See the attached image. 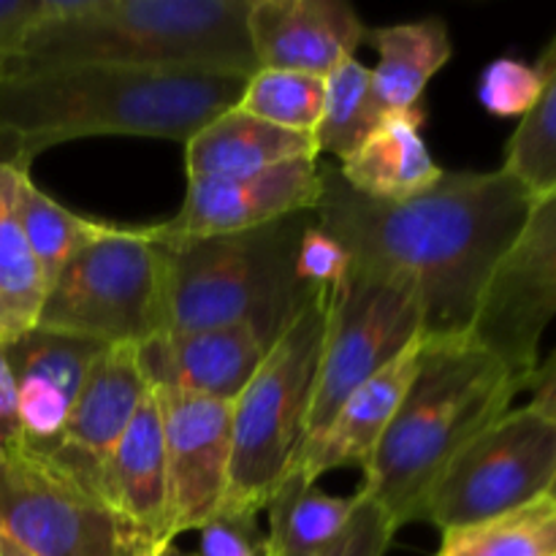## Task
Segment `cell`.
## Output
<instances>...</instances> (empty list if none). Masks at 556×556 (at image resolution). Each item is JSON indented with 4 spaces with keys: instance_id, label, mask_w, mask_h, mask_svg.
<instances>
[{
    "instance_id": "obj_1",
    "label": "cell",
    "mask_w": 556,
    "mask_h": 556,
    "mask_svg": "<svg viewBox=\"0 0 556 556\" xmlns=\"http://www.w3.org/2000/svg\"><path fill=\"white\" fill-rule=\"evenodd\" d=\"M315 220L353 264L407 271L424 302V337L472 334L494 275L525 231L535 195L503 166L443 172L424 193L372 201L320 161Z\"/></svg>"
},
{
    "instance_id": "obj_2",
    "label": "cell",
    "mask_w": 556,
    "mask_h": 556,
    "mask_svg": "<svg viewBox=\"0 0 556 556\" xmlns=\"http://www.w3.org/2000/svg\"><path fill=\"white\" fill-rule=\"evenodd\" d=\"M237 74H168L114 65L11 68L0 79V163L30 172L49 147L90 136H141L188 144L237 106Z\"/></svg>"
},
{
    "instance_id": "obj_3",
    "label": "cell",
    "mask_w": 556,
    "mask_h": 556,
    "mask_svg": "<svg viewBox=\"0 0 556 556\" xmlns=\"http://www.w3.org/2000/svg\"><path fill=\"white\" fill-rule=\"evenodd\" d=\"M527 386L472 334L421 340L416 375L380 438L358 492L396 532L424 521L429 497L451 462Z\"/></svg>"
},
{
    "instance_id": "obj_4",
    "label": "cell",
    "mask_w": 556,
    "mask_h": 556,
    "mask_svg": "<svg viewBox=\"0 0 556 556\" xmlns=\"http://www.w3.org/2000/svg\"><path fill=\"white\" fill-rule=\"evenodd\" d=\"M253 0H47L11 68L114 65L168 74L258 71L248 36ZM9 68V71H11Z\"/></svg>"
},
{
    "instance_id": "obj_5",
    "label": "cell",
    "mask_w": 556,
    "mask_h": 556,
    "mask_svg": "<svg viewBox=\"0 0 556 556\" xmlns=\"http://www.w3.org/2000/svg\"><path fill=\"white\" fill-rule=\"evenodd\" d=\"M315 212L223 237H161L163 331L248 324L275 342L315 296L299 277V248Z\"/></svg>"
},
{
    "instance_id": "obj_6",
    "label": "cell",
    "mask_w": 556,
    "mask_h": 556,
    "mask_svg": "<svg viewBox=\"0 0 556 556\" xmlns=\"http://www.w3.org/2000/svg\"><path fill=\"white\" fill-rule=\"evenodd\" d=\"M329 293H315L299 309L233 400L231 472L220 510L258 516L291 472L307 434Z\"/></svg>"
},
{
    "instance_id": "obj_7",
    "label": "cell",
    "mask_w": 556,
    "mask_h": 556,
    "mask_svg": "<svg viewBox=\"0 0 556 556\" xmlns=\"http://www.w3.org/2000/svg\"><path fill=\"white\" fill-rule=\"evenodd\" d=\"M36 329L101 345L163 334V258L147 226H114L81 248L47 288Z\"/></svg>"
},
{
    "instance_id": "obj_8",
    "label": "cell",
    "mask_w": 556,
    "mask_h": 556,
    "mask_svg": "<svg viewBox=\"0 0 556 556\" xmlns=\"http://www.w3.org/2000/svg\"><path fill=\"white\" fill-rule=\"evenodd\" d=\"M421 337L424 302L416 277L351 261L329 293V318L302 451L329 427L353 391Z\"/></svg>"
},
{
    "instance_id": "obj_9",
    "label": "cell",
    "mask_w": 556,
    "mask_h": 556,
    "mask_svg": "<svg viewBox=\"0 0 556 556\" xmlns=\"http://www.w3.org/2000/svg\"><path fill=\"white\" fill-rule=\"evenodd\" d=\"M0 538L27 556H155L106 500L27 443L0 451Z\"/></svg>"
},
{
    "instance_id": "obj_10",
    "label": "cell",
    "mask_w": 556,
    "mask_h": 556,
    "mask_svg": "<svg viewBox=\"0 0 556 556\" xmlns=\"http://www.w3.org/2000/svg\"><path fill=\"white\" fill-rule=\"evenodd\" d=\"M556 483V424L538 407H510L445 470L424 521L440 532L486 521L548 497Z\"/></svg>"
},
{
    "instance_id": "obj_11",
    "label": "cell",
    "mask_w": 556,
    "mask_h": 556,
    "mask_svg": "<svg viewBox=\"0 0 556 556\" xmlns=\"http://www.w3.org/2000/svg\"><path fill=\"white\" fill-rule=\"evenodd\" d=\"M552 320H556V190L532 206L525 231L489 286L472 337L527 386L541 364V340Z\"/></svg>"
},
{
    "instance_id": "obj_12",
    "label": "cell",
    "mask_w": 556,
    "mask_h": 556,
    "mask_svg": "<svg viewBox=\"0 0 556 556\" xmlns=\"http://www.w3.org/2000/svg\"><path fill=\"white\" fill-rule=\"evenodd\" d=\"M152 391L161 407L168 538L174 543L220 514L231 472L233 402L206 400L174 389Z\"/></svg>"
},
{
    "instance_id": "obj_13",
    "label": "cell",
    "mask_w": 556,
    "mask_h": 556,
    "mask_svg": "<svg viewBox=\"0 0 556 556\" xmlns=\"http://www.w3.org/2000/svg\"><path fill=\"white\" fill-rule=\"evenodd\" d=\"M320 157L282 163L242 177H188L177 215L155 223L161 237H223L269 226L320 199Z\"/></svg>"
},
{
    "instance_id": "obj_14",
    "label": "cell",
    "mask_w": 556,
    "mask_h": 556,
    "mask_svg": "<svg viewBox=\"0 0 556 556\" xmlns=\"http://www.w3.org/2000/svg\"><path fill=\"white\" fill-rule=\"evenodd\" d=\"M147 386L139 345L106 348L87 372L60 438L41 454L101 497L109 456L134 421Z\"/></svg>"
},
{
    "instance_id": "obj_15",
    "label": "cell",
    "mask_w": 556,
    "mask_h": 556,
    "mask_svg": "<svg viewBox=\"0 0 556 556\" xmlns=\"http://www.w3.org/2000/svg\"><path fill=\"white\" fill-rule=\"evenodd\" d=\"M364 22L345 0H253L248 36L258 68L329 76L364 43Z\"/></svg>"
},
{
    "instance_id": "obj_16",
    "label": "cell",
    "mask_w": 556,
    "mask_h": 556,
    "mask_svg": "<svg viewBox=\"0 0 556 556\" xmlns=\"http://www.w3.org/2000/svg\"><path fill=\"white\" fill-rule=\"evenodd\" d=\"M269 348L253 326L239 324L220 329L163 331L139 348V358L152 389L233 402Z\"/></svg>"
},
{
    "instance_id": "obj_17",
    "label": "cell",
    "mask_w": 556,
    "mask_h": 556,
    "mask_svg": "<svg viewBox=\"0 0 556 556\" xmlns=\"http://www.w3.org/2000/svg\"><path fill=\"white\" fill-rule=\"evenodd\" d=\"M106 345L58 331L33 329L5 348L16 383V416L22 443L49 451L68 421L71 405L87 372Z\"/></svg>"
},
{
    "instance_id": "obj_18",
    "label": "cell",
    "mask_w": 556,
    "mask_h": 556,
    "mask_svg": "<svg viewBox=\"0 0 556 556\" xmlns=\"http://www.w3.org/2000/svg\"><path fill=\"white\" fill-rule=\"evenodd\" d=\"M424 340V337H421ZM421 340L413 342L405 353L386 364L375 378L358 391H353L329 427L296 456L288 476H299L307 483H318V478L340 470V467H358L367 470L380 438L389 429L413 375H416Z\"/></svg>"
},
{
    "instance_id": "obj_19",
    "label": "cell",
    "mask_w": 556,
    "mask_h": 556,
    "mask_svg": "<svg viewBox=\"0 0 556 556\" xmlns=\"http://www.w3.org/2000/svg\"><path fill=\"white\" fill-rule=\"evenodd\" d=\"M101 497L128 519L155 548L172 543L166 503V448H163L161 407L147 386L134 421L114 445L101 481Z\"/></svg>"
},
{
    "instance_id": "obj_20",
    "label": "cell",
    "mask_w": 556,
    "mask_h": 556,
    "mask_svg": "<svg viewBox=\"0 0 556 556\" xmlns=\"http://www.w3.org/2000/svg\"><path fill=\"white\" fill-rule=\"evenodd\" d=\"M424 119L421 106L386 114L367 141L337 166L348 188L372 201H405L432 188L443 168L424 141Z\"/></svg>"
},
{
    "instance_id": "obj_21",
    "label": "cell",
    "mask_w": 556,
    "mask_h": 556,
    "mask_svg": "<svg viewBox=\"0 0 556 556\" xmlns=\"http://www.w3.org/2000/svg\"><path fill=\"white\" fill-rule=\"evenodd\" d=\"M302 157H320L313 136L286 130L233 106L185 144V172L188 177H242Z\"/></svg>"
},
{
    "instance_id": "obj_22",
    "label": "cell",
    "mask_w": 556,
    "mask_h": 556,
    "mask_svg": "<svg viewBox=\"0 0 556 556\" xmlns=\"http://www.w3.org/2000/svg\"><path fill=\"white\" fill-rule=\"evenodd\" d=\"M364 41L378 52L372 87L386 112H407L421 106V92L454 54L448 27L440 16L375 27Z\"/></svg>"
},
{
    "instance_id": "obj_23",
    "label": "cell",
    "mask_w": 556,
    "mask_h": 556,
    "mask_svg": "<svg viewBox=\"0 0 556 556\" xmlns=\"http://www.w3.org/2000/svg\"><path fill=\"white\" fill-rule=\"evenodd\" d=\"M356 505L358 494L337 497L318 483L286 476L266 505L271 556H318L326 552L345 532Z\"/></svg>"
},
{
    "instance_id": "obj_24",
    "label": "cell",
    "mask_w": 556,
    "mask_h": 556,
    "mask_svg": "<svg viewBox=\"0 0 556 556\" xmlns=\"http://www.w3.org/2000/svg\"><path fill=\"white\" fill-rule=\"evenodd\" d=\"M20 168L0 163V351L36 329L47 286L16 220Z\"/></svg>"
},
{
    "instance_id": "obj_25",
    "label": "cell",
    "mask_w": 556,
    "mask_h": 556,
    "mask_svg": "<svg viewBox=\"0 0 556 556\" xmlns=\"http://www.w3.org/2000/svg\"><path fill=\"white\" fill-rule=\"evenodd\" d=\"M16 220L47 288L81 248L101 239L112 228V223L90 220L65 210L33 182L30 174H22L16 188Z\"/></svg>"
},
{
    "instance_id": "obj_26",
    "label": "cell",
    "mask_w": 556,
    "mask_h": 556,
    "mask_svg": "<svg viewBox=\"0 0 556 556\" xmlns=\"http://www.w3.org/2000/svg\"><path fill=\"white\" fill-rule=\"evenodd\" d=\"M440 535L438 556H556V500L548 494Z\"/></svg>"
},
{
    "instance_id": "obj_27",
    "label": "cell",
    "mask_w": 556,
    "mask_h": 556,
    "mask_svg": "<svg viewBox=\"0 0 556 556\" xmlns=\"http://www.w3.org/2000/svg\"><path fill=\"white\" fill-rule=\"evenodd\" d=\"M541 92L505 144V172L538 199L556 190V36L538 60Z\"/></svg>"
},
{
    "instance_id": "obj_28",
    "label": "cell",
    "mask_w": 556,
    "mask_h": 556,
    "mask_svg": "<svg viewBox=\"0 0 556 556\" xmlns=\"http://www.w3.org/2000/svg\"><path fill=\"white\" fill-rule=\"evenodd\" d=\"M372 87V71L356 58L345 60L340 68L326 76V106L313 139L320 152L348 161L367 136L386 119Z\"/></svg>"
},
{
    "instance_id": "obj_29",
    "label": "cell",
    "mask_w": 556,
    "mask_h": 556,
    "mask_svg": "<svg viewBox=\"0 0 556 556\" xmlns=\"http://www.w3.org/2000/svg\"><path fill=\"white\" fill-rule=\"evenodd\" d=\"M326 106L324 76L258 68L248 76L237 109L296 134H315Z\"/></svg>"
},
{
    "instance_id": "obj_30",
    "label": "cell",
    "mask_w": 556,
    "mask_h": 556,
    "mask_svg": "<svg viewBox=\"0 0 556 556\" xmlns=\"http://www.w3.org/2000/svg\"><path fill=\"white\" fill-rule=\"evenodd\" d=\"M541 92L535 65L525 60L497 58L483 68L478 79V101L494 117H525Z\"/></svg>"
},
{
    "instance_id": "obj_31",
    "label": "cell",
    "mask_w": 556,
    "mask_h": 556,
    "mask_svg": "<svg viewBox=\"0 0 556 556\" xmlns=\"http://www.w3.org/2000/svg\"><path fill=\"white\" fill-rule=\"evenodd\" d=\"M199 532V556H271L269 538L253 514L220 510Z\"/></svg>"
},
{
    "instance_id": "obj_32",
    "label": "cell",
    "mask_w": 556,
    "mask_h": 556,
    "mask_svg": "<svg viewBox=\"0 0 556 556\" xmlns=\"http://www.w3.org/2000/svg\"><path fill=\"white\" fill-rule=\"evenodd\" d=\"M396 530L389 516L369 497L358 492V505L348 521L345 532L318 556H386Z\"/></svg>"
},
{
    "instance_id": "obj_33",
    "label": "cell",
    "mask_w": 556,
    "mask_h": 556,
    "mask_svg": "<svg viewBox=\"0 0 556 556\" xmlns=\"http://www.w3.org/2000/svg\"><path fill=\"white\" fill-rule=\"evenodd\" d=\"M348 266H351V258L340 248V242L326 228H320L318 220L309 223L302 248H299V277L304 286L313 291H331L342 280Z\"/></svg>"
},
{
    "instance_id": "obj_34",
    "label": "cell",
    "mask_w": 556,
    "mask_h": 556,
    "mask_svg": "<svg viewBox=\"0 0 556 556\" xmlns=\"http://www.w3.org/2000/svg\"><path fill=\"white\" fill-rule=\"evenodd\" d=\"M47 11V0H0V79L9 74L27 30Z\"/></svg>"
},
{
    "instance_id": "obj_35",
    "label": "cell",
    "mask_w": 556,
    "mask_h": 556,
    "mask_svg": "<svg viewBox=\"0 0 556 556\" xmlns=\"http://www.w3.org/2000/svg\"><path fill=\"white\" fill-rule=\"evenodd\" d=\"M22 440L20 416H16V383L5 353L0 351V451Z\"/></svg>"
},
{
    "instance_id": "obj_36",
    "label": "cell",
    "mask_w": 556,
    "mask_h": 556,
    "mask_svg": "<svg viewBox=\"0 0 556 556\" xmlns=\"http://www.w3.org/2000/svg\"><path fill=\"white\" fill-rule=\"evenodd\" d=\"M527 391H532L530 405L538 407L543 416H548L556 424V348L538 364V369L532 372L530 383H527ZM552 497L556 500V483Z\"/></svg>"
},
{
    "instance_id": "obj_37",
    "label": "cell",
    "mask_w": 556,
    "mask_h": 556,
    "mask_svg": "<svg viewBox=\"0 0 556 556\" xmlns=\"http://www.w3.org/2000/svg\"><path fill=\"white\" fill-rule=\"evenodd\" d=\"M0 556H27V554L22 552V548H16L14 543H9V541H3V538H0Z\"/></svg>"
},
{
    "instance_id": "obj_38",
    "label": "cell",
    "mask_w": 556,
    "mask_h": 556,
    "mask_svg": "<svg viewBox=\"0 0 556 556\" xmlns=\"http://www.w3.org/2000/svg\"><path fill=\"white\" fill-rule=\"evenodd\" d=\"M155 556H190V554L179 552V548H177V546H174V543H168V546L157 548V552H155Z\"/></svg>"
}]
</instances>
